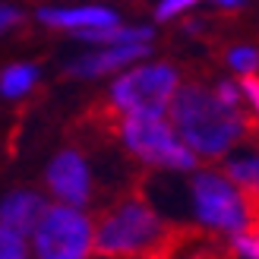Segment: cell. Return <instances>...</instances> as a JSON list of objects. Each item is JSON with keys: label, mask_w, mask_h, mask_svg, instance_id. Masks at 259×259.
Returning <instances> with one entry per match:
<instances>
[{"label": "cell", "mask_w": 259, "mask_h": 259, "mask_svg": "<svg viewBox=\"0 0 259 259\" xmlns=\"http://www.w3.org/2000/svg\"><path fill=\"white\" fill-rule=\"evenodd\" d=\"M177 89L180 73L171 63H146L126 70L111 85V101L117 111H123V117H164Z\"/></svg>", "instance_id": "3957f363"}, {"label": "cell", "mask_w": 259, "mask_h": 259, "mask_svg": "<svg viewBox=\"0 0 259 259\" xmlns=\"http://www.w3.org/2000/svg\"><path fill=\"white\" fill-rule=\"evenodd\" d=\"M152 35L155 32L149 25H114V29H101V32H85L79 38L95 41V45H105V48H114V45H149Z\"/></svg>", "instance_id": "8fae6325"}, {"label": "cell", "mask_w": 259, "mask_h": 259, "mask_svg": "<svg viewBox=\"0 0 259 259\" xmlns=\"http://www.w3.org/2000/svg\"><path fill=\"white\" fill-rule=\"evenodd\" d=\"M48 187L60 199V205L79 212L92 199V171H89V161L76 149L60 152L48 167Z\"/></svg>", "instance_id": "52a82bcc"}, {"label": "cell", "mask_w": 259, "mask_h": 259, "mask_svg": "<svg viewBox=\"0 0 259 259\" xmlns=\"http://www.w3.org/2000/svg\"><path fill=\"white\" fill-rule=\"evenodd\" d=\"M45 212H48V199L41 193H32V190L10 193V196L0 202V228L25 240L38 228Z\"/></svg>", "instance_id": "9c48e42d"}, {"label": "cell", "mask_w": 259, "mask_h": 259, "mask_svg": "<svg viewBox=\"0 0 259 259\" xmlns=\"http://www.w3.org/2000/svg\"><path fill=\"white\" fill-rule=\"evenodd\" d=\"M184 10H193V0H164V4L155 10V19H158V22H167V19L180 16Z\"/></svg>", "instance_id": "ac0fdd59"}, {"label": "cell", "mask_w": 259, "mask_h": 259, "mask_svg": "<svg viewBox=\"0 0 259 259\" xmlns=\"http://www.w3.org/2000/svg\"><path fill=\"white\" fill-rule=\"evenodd\" d=\"M0 259H29V247L25 240L10 234V231L0 228Z\"/></svg>", "instance_id": "9a60e30c"}, {"label": "cell", "mask_w": 259, "mask_h": 259, "mask_svg": "<svg viewBox=\"0 0 259 259\" xmlns=\"http://www.w3.org/2000/svg\"><path fill=\"white\" fill-rule=\"evenodd\" d=\"M259 54H256V48H250V45H240V48H231L228 51V63L234 67L240 76H256V60Z\"/></svg>", "instance_id": "5bb4252c"}, {"label": "cell", "mask_w": 259, "mask_h": 259, "mask_svg": "<svg viewBox=\"0 0 259 259\" xmlns=\"http://www.w3.org/2000/svg\"><path fill=\"white\" fill-rule=\"evenodd\" d=\"M190 193H193V212L205 228L231 231V234H240V231L250 228L253 205L247 199V193L228 184L225 174H215V171L193 174Z\"/></svg>", "instance_id": "277c9868"}, {"label": "cell", "mask_w": 259, "mask_h": 259, "mask_svg": "<svg viewBox=\"0 0 259 259\" xmlns=\"http://www.w3.org/2000/svg\"><path fill=\"white\" fill-rule=\"evenodd\" d=\"M218 101H222L225 108H234V111H240V92H237V82H231V79H225V82H218V89L212 92Z\"/></svg>", "instance_id": "e0dca14e"}, {"label": "cell", "mask_w": 259, "mask_h": 259, "mask_svg": "<svg viewBox=\"0 0 259 259\" xmlns=\"http://www.w3.org/2000/svg\"><path fill=\"white\" fill-rule=\"evenodd\" d=\"M231 243H234V253H240L243 259H259V237H256L253 228L234 234V237H231Z\"/></svg>", "instance_id": "2e32d148"}, {"label": "cell", "mask_w": 259, "mask_h": 259, "mask_svg": "<svg viewBox=\"0 0 259 259\" xmlns=\"http://www.w3.org/2000/svg\"><path fill=\"white\" fill-rule=\"evenodd\" d=\"M35 82H38L35 63H13V67H7L4 76H0V92L7 98H22L35 89Z\"/></svg>", "instance_id": "7c38bea8"}, {"label": "cell", "mask_w": 259, "mask_h": 259, "mask_svg": "<svg viewBox=\"0 0 259 259\" xmlns=\"http://www.w3.org/2000/svg\"><path fill=\"white\" fill-rule=\"evenodd\" d=\"M19 10H13V7H0V32H7L13 29V25H19Z\"/></svg>", "instance_id": "ffe728a7"}, {"label": "cell", "mask_w": 259, "mask_h": 259, "mask_svg": "<svg viewBox=\"0 0 259 259\" xmlns=\"http://www.w3.org/2000/svg\"><path fill=\"white\" fill-rule=\"evenodd\" d=\"M225 180L234 184L240 193H253L256 184H259V161H256V155H234V158H228Z\"/></svg>", "instance_id": "4fadbf2b"}, {"label": "cell", "mask_w": 259, "mask_h": 259, "mask_svg": "<svg viewBox=\"0 0 259 259\" xmlns=\"http://www.w3.org/2000/svg\"><path fill=\"white\" fill-rule=\"evenodd\" d=\"M171 123L177 139L205 158H222L237 146L247 133V117L234 108H225L209 89L202 85H180L171 105Z\"/></svg>", "instance_id": "6da1fadb"}, {"label": "cell", "mask_w": 259, "mask_h": 259, "mask_svg": "<svg viewBox=\"0 0 259 259\" xmlns=\"http://www.w3.org/2000/svg\"><path fill=\"white\" fill-rule=\"evenodd\" d=\"M167 228L158 212L142 199H123L92 228V250L101 256H161L167 247Z\"/></svg>", "instance_id": "7a4b0ae2"}, {"label": "cell", "mask_w": 259, "mask_h": 259, "mask_svg": "<svg viewBox=\"0 0 259 259\" xmlns=\"http://www.w3.org/2000/svg\"><path fill=\"white\" fill-rule=\"evenodd\" d=\"M149 54V45H114V48H101V51H92L79 60L70 63V73L73 76H105L111 70H123L130 63H136Z\"/></svg>", "instance_id": "30bf717a"}, {"label": "cell", "mask_w": 259, "mask_h": 259, "mask_svg": "<svg viewBox=\"0 0 259 259\" xmlns=\"http://www.w3.org/2000/svg\"><path fill=\"white\" fill-rule=\"evenodd\" d=\"M38 19L54 29H73V32H101V29H114L120 25L117 13L111 7H45L38 13Z\"/></svg>", "instance_id": "ba28073f"}, {"label": "cell", "mask_w": 259, "mask_h": 259, "mask_svg": "<svg viewBox=\"0 0 259 259\" xmlns=\"http://www.w3.org/2000/svg\"><path fill=\"white\" fill-rule=\"evenodd\" d=\"M237 92H240V98L250 101V108L259 105V82H256V76H243V79L237 82Z\"/></svg>", "instance_id": "d6986e66"}, {"label": "cell", "mask_w": 259, "mask_h": 259, "mask_svg": "<svg viewBox=\"0 0 259 259\" xmlns=\"http://www.w3.org/2000/svg\"><path fill=\"white\" fill-rule=\"evenodd\" d=\"M35 259H89L92 253V222L67 205H48L32 231Z\"/></svg>", "instance_id": "8992f818"}, {"label": "cell", "mask_w": 259, "mask_h": 259, "mask_svg": "<svg viewBox=\"0 0 259 259\" xmlns=\"http://www.w3.org/2000/svg\"><path fill=\"white\" fill-rule=\"evenodd\" d=\"M120 136L126 149L152 167H174V171L196 167V155L177 139L174 126L164 117H123Z\"/></svg>", "instance_id": "5b68a950"}]
</instances>
